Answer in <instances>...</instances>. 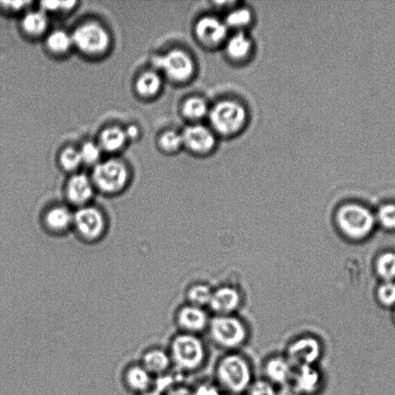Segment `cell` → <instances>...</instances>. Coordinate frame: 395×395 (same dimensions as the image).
<instances>
[{
  "label": "cell",
  "mask_w": 395,
  "mask_h": 395,
  "mask_svg": "<svg viewBox=\"0 0 395 395\" xmlns=\"http://www.w3.org/2000/svg\"><path fill=\"white\" fill-rule=\"evenodd\" d=\"M155 63L169 78L177 81L187 80L195 71L194 61L186 52L181 50L163 55Z\"/></svg>",
  "instance_id": "cell-11"
},
{
  "label": "cell",
  "mask_w": 395,
  "mask_h": 395,
  "mask_svg": "<svg viewBox=\"0 0 395 395\" xmlns=\"http://www.w3.org/2000/svg\"><path fill=\"white\" fill-rule=\"evenodd\" d=\"M252 19V14L247 9H238L229 14L226 18V25L233 27V28H241L249 24Z\"/></svg>",
  "instance_id": "cell-31"
},
{
  "label": "cell",
  "mask_w": 395,
  "mask_h": 395,
  "mask_svg": "<svg viewBox=\"0 0 395 395\" xmlns=\"http://www.w3.org/2000/svg\"><path fill=\"white\" fill-rule=\"evenodd\" d=\"M210 332L214 341L226 349L241 347L247 337L246 327L241 321L226 315L216 317L212 321Z\"/></svg>",
  "instance_id": "cell-8"
},
{
  "label": "cell",
  "mask_w": 395,
  "mask_h": 395,
  "mask_svg": "<svg viewBox=\"0 0 395 395\" xmlns=\"http://www.w3.org/2000/svg\"><path fill=\"white\" fill-rule=\"evenodd\" d=\"M181 327L190 333L199 332L207 325L208 319L204 310L191 306L184 307L178 316Z\"/></svg>",
  "instance_id": "cell-16"
},
{
  "label": "cell",
  "mask_w": 395,
  "mask_h": 395,
  "mask_svg": "<svg viewBox=\"0 0 395 395\" xmlns=\"http://www.w3.org/2000/svg\"><path fill=\"white\" fill-rule=\"evenodd\" d=\"M240 296L232 288H221L213 293L210 306L216 313L226 316L231 313L238 306Z\"/></svg>",
  "instance_id": "cell-17"
},
{
  "label": "cell",
  "mask_w": 395,
  "mask_h": 395,
  "mask_svg": "<svg viewBox=\"0 0 395 395\" xmlns=\"http://www.w3.org/2000/svg\"><path fill=\"white\" fill-rule=\"evenodd\" d=\"M320 354V346L317 339L302 337L288 347L287 359L292 366L297 367L312 366L318 359Z\"/></svg>",
  "instance_id": "cell-12"
},
{
  "label": "cell",
  "mask_w": 395,
  "mask_h": 395,
  "mask_svg": "<svg viewBox=\"0 0 395 395\" xmlns=\"http://www.w3.org/2000/svg\"><path fill=\"white\" fill-rule=\"evenodd\" d=\"M209 118L218 132L228 135L241 130L246 120V112L241 104L223 100L212 109Z\"/></svg>",
  "instance_id": "cell-5"
},
{
  "label": "cell",
  "mask_w": 395,
  "mask_h": 395,
  "mask_svg": "<svg viewBox=\"0 0 395 395\" xmlns=\"http://www.w3.org/2000/svg\"><path fill=\"white\" fill-rule=\"evenodd\" d=\"M292 365L288 359L273 357L265 366V373L270 383L283 385L290 383L293 379Z\"/></svg>",
  "instance_id": "cell-15"
},
{
  "label": "cell",
  "mask_w": 395,
  "mask_h": 395,
  "mask_svg": "<svg viewBox=\"0 0 395 395\" xmlns=\"http://www.w3.org/2000/svg\"><path fill=\"white\" fill-rule=\"evenodd\" d=\"M182 112L184 115L191 120L204 118L209 112L208 105L204 99L191 98L184 103Z\"/></svg>",
  "instance_id": "cell-27"
},
{
  "label": "cell",
  "mask_w": 395,
  "mask_h": 395,
  "mask_svg": "<svg viewBox=\"0 0 395 395\" xmlns=\"http://www.w3.org/2000/svg\"><path fill=\"white\" fill-rule=\"evenodd\" d=\"M90 178L97 193L107 197L122 195L132 181L130 168L122 161L115 159L100 162L92 171Z\"/></svg>",
  "instance_id": "cell-1"
},
{
  "label": "cell",
  "mask_w": 395,
  "mask_h": 395,
  "mask_svg": "<svg viewBox=\"0 0 395 395\" xmlns=\"http://www.w3.org/2000/svg\"><path fill=\"white\" fill-rule=\"evenodd\" d=\"M109 229L105 211L93 204L75 209L72 232L80 241L95 244L103 240Z\"/></svg>",
  "instance_id": "cell-2"
},
{
  "label": "cell",
  "mask_w": 395,
  "mask_h": 395,
  "mask_svg": "<svg viewBox=\"0 0 395 395\" xmlns=\"http://www.w3.org/2000/svg\"><path fill=\"white\" fill-rule=\"evenodd\" d=\"M249 389V395H278V391L268 381H256L251 384Z\"/></svg>",
  "instance_id": "cell-33"
},
{
  "label": "cell",
  "mask_w": 395,
  "mask_h": 395,
  "mask_svg": "<svg viewBox=\"0 0 395 395\" xmlns=\"http://www.w3.org/2000/svg\"><path fill=\"white\" fill-rule=\"evenodd\" d=\"M162 84V79L157 73L148 71L137 78L135 88L141 96L150 98L159 93Z\"/></svg>",
  "instance_id": "cell-22"
},
{
  "label": "cell",
  "mask_w": 395,
  "mask_h": 395,
  "mask_svg": "<svg viewBox=\"0 0 395 395\" xmlns=\"http://www.w3.org/2000/svg\"><path fill=\"white\" fill-rule=\"evenodd\" d=\"M171 357L162 350H152L143 357V367L151 374H160L167 371L171 364Z\"/></svg>",
  "instance_id": "cell-21"
},
{
  "label": "cell",
  "mask_w": 395,
  "mask_h": 395,
  "mask_svg": "<svg viewBox=\"0 0 395 395\" xmlns=\"http://www.w3.org/2000/svg\"><path fill=\"white\" fill-rule=\"evenodd\" d=\"M167 395H194L189 389L184 387L171 389Z\"/></svg>",
  "instance_id": "cell-41"
},
{
  "label": "cell",
  "mask_w": 395,
  "mask_h": 395,
  "mask_svg": "<svg viewBox=\"0 0 395 395\" xmlns=\"http://www.w3.org/2000/svg\"><path fill=\"white\" fill-rule=\"evenodd\" d=\"M127 141L125 130L118 127H111L100 134L98 144L102 152L114 153L122 149Z\"/></svg>",
  "instance_id": "cell-18"
},
{
  "label": "cell",
  "mask_w": 395,
  "mask_h": 395,
  "mask_svg": "<svg viewBox=\"0 0 395 395\" xmlns=\"http://www.w3.org/2000/svg\"><path fill=\"white\" fill-rule=\"evenodd\" d=\"M213 293L210 289L203 285L191 288L189 293V298L195 307L204 306L210 304Z\"/></svg>",
  "instance_id": "cell-30"
},
{
  "label": "cell",
  "mask_w": 395,
  "mask_h": 395,
  "mask_svg": "<svg viewBox=\"0 0 395 395\" xmlns=\"http://www.w3.org/2000/svg\"><path fill=\"white\" fill-rule=\"evenodd\" d=\"M381 223L389 228H395V206L387 205L383 206L379 213Z\"/></svg>",
  "instance_id": "cell-34"
},
{
  "label": "cell",
  "mask_w": 395,
  "mask_h": 395,
  "mask_svg": "<svg viewBox=\"0 0 395 395\" xmlns=\"http://www.w3.org/2000/svg\"><path fill=\"white\" fill-rule=\"evenodd\" d=\"M48 48L55 53H67L73 46L72 36L63 31H56L48 36Z\"/></svg>",
  "instance_id": "cell-25"
},
{
  "label": "cell",
  "mask_w": 395,
  "mask_h": 395,
  "mask_svg": "<svg viewBox=\"0 0 395 395\" xmlns=\"http://www.w3.org/2000/svg\"><path fill=\"white\" fill-rule=\"evenodd\" d=\"M228 26L214 16H205L196 26V33L203 43L214 46L223 42L227 35Z\"/></svg>",
  "instance_id": "cell-14"
},
{
  "label": "cell",
  "mask_w": 395,
  "mask_h": 395,
  "mask_svg": "<svg viewBox=\"0 0 395 395\" xmlns=\"http://www.w3.org/2000/svg\"><path fill=\"white\" fill-rule=\"evenodd\" d=\"M293 385L302 394L314 392L319 381V376L311 366L297 367V371L293 375Z\"/></svg>",
  "instance_id": "cell-19"
},
{
  "label": "cell",
  "mask_w": 395,
  "mask_h": 395,
  "mask_svg": "<svg viewBox=\"0 0 395 395\" xmlns=\"http://www.w3.org/2000/svg\"><path fill=\"white\" fill-rule=\"evenodd\" d=\"M125 381L132 391L145 393L152 384V376L142 365H135L126 372Z\"/></svg>",
  "instance_id": "cell-20"
},
{
  "label": "cell",
  "mask_w": 395,
  "mask_h": 395,
  "mask_svg": "<svg viewBox=\"0 0 395 395\" xmlns=\"http://www.w3.org/2000/svg\"><path fill=\"white\" fill-rule=\"evenodd\" d=\"M194 395H221L219 391L211 385H201L194 392Z\"/></svg>",
  "instance_id": "cell-38"
},
{
  "label": "cell",
  "mask_w": 395,
  "mask_h": 395,
  "mask_svg": "<svg viewBox=\"0 0 395 395\" xmlns=\"http://www.w3.org/2000/svg\"><path fill=\"white\" fill-rule=\"evenodd\" d=\"M380 300L385 305H392L395 304V284L387 282L382 285L379 290Z\"/></svg>",
  "instance_id": "cell-35"
},
{
  "label": "cell",
  "mask_w": 395,
  "mask_h": 395,
  "mask_svg": "<svg viewBox=\"0 0 395 395\" xmlns=\"http://www.w3.org/2000/svg\"><path fill=\"white\" fill-rule=\"evenodd\" d=\"M376 270L382 278L387 280L394 279L395 278V255L392 253L382 255L376 263Z\"/></svg>",
  "instance_id": "cell-28"
},
{
  "label": "cell",
  "mask_w": 395,
  "mask_h": 395,
  "mask_svg": "<svg viewBox=\"0 0 395 395\" xmlns=\"http://www.w3.org/2000/svg\"><path fill=\"white\" fill-rule=\"evenodd\" d=\"M80 153L83 163L95 167L100 162L102 150L100 148L99 144L94 142H86L83 144Z\"/></svg>",
  "instance_id": "cell-29"
},
{
  "label": "cell",
  "mask_w": 395,
  "mask_h": 395,
  "mask_svg": "<svg viewBox=\"0 0 395 395\" xmlns=\"http://www.w3.org/2000/svg\"><path fill=\"white\" fill-rule=\"evenodd\" d=\"M71 36L73 46L88 55L102 54L111 43L107 31L96 23L79 26Z\"/></svg>",
  "instance_id": "cell-7"
},
{
  "label": "cell",
  "mask_w": 395,
  "mask_h": 395,
  "mask_svg": "<svg viewBox=\"0 0 395 395\" xmlns=\"http://www.w3.org/2000/svg\"><path fill=\"white\" fill-rule=\"evenodd\" d=\"M142 395H161L159 391H148L143 393Z\"/></svg>",
  "instance_id": "cell-42"
},
{
  "label": "cell",
  "mask_w": 395,
  "mask_h": 395,
  "mask_svg": "<svg viewBox=\"0 0 395 395\" xmlns=\"http://www.w3.org/2000/svg\"><path fill=\"white\" fill-rule=\"evenodd\" d=\"M183 144L196 152L204 153L212 149L215 145V136L207 127L191 125L181 134Z\"/></svg>",
  "instance_id": "cell-13"
},
{
  "label": "cell",
  "mask_w": 395,
  "mask_h": 395,
  "mask_svg": "<svg viewBox=\"0 0 395 395\" xmlns=\"http://www.w3.org/2000/svg\"><path fill=\"white\" fill-rule=\"evenodd\" d=\"M73 209L67 204H53L46 208L41 215V225L46 232L54 236H61L72 232Z\"/></svg>",
  "instance_id": "cell-10"
},
{
  "label": "cell",
  "mask_w": 395,
  "mask_h": 395,
  "mask_svg": "<svg viewBox=\"0 0 395 395\" xmlns=\"http://www.w3.org/2000/svg\"><path fill=\"white\" fill-rule=\"evenodd\" d=\"M337 221L342 231L353 238L367 236L374 225V218L370 211L358 205H347L339 209Z\"/></svg>",
  "instance_id": "cell-6"
},
{
  "label": "cell",
  "mask_w": 395,
  "mask_h": 395,
  "mask_svg": "<svg viewBox=\"0 0 395 395\" xmlns=\"http://www.w3.org/2000/svg\"><path fill=\"white\" fill-rule=\"evenodd\" d=\"M171 359L184 371H194L204 364L206 350L203 342L191 334L177 336L171 346Z\"/></svg>",
  "instance_id": "cell-4"
},
{
  "label": "cell",
  "mask_w": 395,
  "mask_h": 395,
  "mask_svg": "<svg viewBox=\"0 0 395 395\" xmlns=\"http://www.w3.org/2000/svg\"><path fill=\"white\" fill-rule=\"evenodd\" d=\"M278 395H302L293 383H288L281 385L280 389L278 391Z\"/></svg>",
  "instance_id": "cell-39"
},
{
  "label": "cell",
  "mask_w": 395,
  "mask_h": 395,
  "mask_svg": "<svg viewBox=\"0 0 395 395\" xmlns=\"http://www.w3.org/2000/svg\"><path fill=\"white\" fill-rule=\"evenodd\" d=\"M31 2L28 1H0V8L6 11L17 12L23 10Z\"/></svg>",
  "instance_id": "cell-37"
},
{
  "label": "cell",
  "mask_w": 395,
  "mask_h": 395,
  "mask_svg": "<svg viewBox=\"0 0 395 395\" xmlns=\"http://www.w3.org/2000/svg\"><path fill=\"white\" fill-rule=\"evenodd\" d=\"M220 384L228 391L237 394L249 389L252 384V370L245 358L229 354L220 361L217 367Z\"/></svg>",
  "instance_id": "cell-3"
},
{
  "label": "cell",
  "mask_w": 395,
  "mask_h": 395,
  "mask_svg": "<svg viewBox=\"0 0 395 395\" xmlns=\"http://www.w3.org/2000/svg\"><path fill=\"white\" fill-rule=\"evenodd\" d=\"M159 143L162 149L170 152L178 150L184 144L181 135L174 131L164 132L160 137Z\"/></svg>",
  "instance_id": "cell-32"
},
{
  "label": "cell",
  "mask_w": 395,
  "mask_h": 395,
  "mask_svg": "<svg viewBox=\"0 0 395 395\" xmlns=\"http://www.w3.org/2000/svg\"><path fill=\"white\" fill-rule=\"evenodd\" d=\"M125 132L127 139H135L139 135V127L135 125H130Z\"/></svg>",
  "instance_id": "cell-40"
},
{
  "label": "cell",
  "mask_w": 395,
  "mask_h": 395,
  "mask_svg": "<svg viewBox=\"0 0 395 395\" xmlns=\"http://www.w3.org/2000/svg\"><path fill=\"white\" fill-rule=\"evenodd\" d=\"M231 395H236V394H231Z\"/></svg>",
  "instance_id": "cell-43"
},
{
  "label": "cell",
  "mask_w": 395,
  "mask_h": 395,
  "mask_svg": "<svg viewBox=\"0 0 395 395\" xmlns=\"http://www.w3.org/2000/svg\"><path fill=\"white\" fill-rule=\"evenodd\" d=\"M64 203L73 209L94 203L96 189L90 176L84 173L72 174L63 188Z\"/></svg>",
  "instance_id": "cell-9"
},
{
  "label": "cell",
  "mask_w": 395,
  "mask_h": 395,
  "mask_svg": "<svg viewBox=\"0 0 395 395\" xmlns=\"http://www.w3.org/2000/svg\"><path fill=\"white\" fill-rule=\"evenodd\" d=\"M59 164L63 171L71 174L77 173L83 164L80 150L72 147L63 149L59 156Z\"/></svg>",
  "instance_id": "cell-26"
},
{
  "label": "cell",
  "mask_w": 395,
  "mask_h": 395,
  "mask_svg": "<svg viewBox=\"0 0 395 395\" xmlns=\"http://www.w3.org/2000/svg\"><path fill=\"white\" fill-rule=\"evenodd\" d=\"M77 4L75 1L57 2V1H46L41 3V6L45 11L58 12L68 11L75 7Z\"/></svg>",
  "instance_id": "cell-36"
},
{
  "label": "cell",
  "mask_w": 395,
  "mask_h": 395,
  "mask_svg": "<svg viewBox=\"0 0 395 395\" xmlns=\"http://www.w3.org/2000/svg\"><path fill=\"white\" fill-rule=\"evenodd\" d=\"M252 43L243 33H237L228 41L227 52L234 59H242L251 51Z\"/></svg>",
  "instance_id": "cell-24"
},
{
  "label": "cell",
  "mask_w": 395,
  "mask_h": 395,
  "mask_svg": "<svg viewBox=\"0 0 395 395\" xmlns=\"http://www.w3.org/2000/svg\"><path fill=\"white\" fill-rule=\"evenodd\" d=\"M48 18L43 12H31L27 14L22 22L24 31L29 35L38 36L47 30Z\"/></svg>",
  "instance_id": "cell-23"
}]
</instances>
